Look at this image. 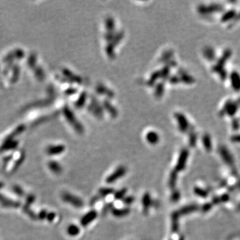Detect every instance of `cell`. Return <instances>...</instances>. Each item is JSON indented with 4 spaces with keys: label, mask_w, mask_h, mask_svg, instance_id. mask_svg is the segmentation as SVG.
<instances>
[{
    "label": "cell",
    "mask_w": 240,
    "mask_h": 240,
    "mask_svg": "<svg viewBox=\"0 0 240 240\" xmlns=\"http://www.w3.org/2000/svg\"><path fill=\"white\" fill-rule=\"evenodd\" d=\"M61 199H63V202H65L67 203V204L72 205L73 207L77 208H82L84 204V202H83V200L81 198L67 192H64L62 193Z\"/></svg>",
    "instance_id": "6da1fadb"
},
{
    "label": "cell",
    "mask_w": 240,
    "mask_h": 240,
    "mask_svg": "<svg viewBox=\"0 0 240 240\" xmlns=\"http://www.w3.org/2000/svg\"><path fill=\"white\" fill-rule=\"evenodd\" d=\"M126 171H127V170H126L125 167L123 165L119 166L112 174H110L106 178V183H113L115 182L117 180L120 179L123 176H124L125 174H126Z\"/></svg>",
    "instance_id": "7a4b0ae2"
},
{
    "label": "cell",
    "mask_w": 240,
    "mask_h": 240,
    "mask_svg": "<svg viewBox=\"0 0 240 240\" xmlns=\"http://www.w3.org/2000/svg\"><path fill=\"white\" fill-rule=\"evenodd\" d=\"M97 216V212L95 210H91L89 212H88L87 214H85L84 216L82 217L81 221V224L82 226L86 227L88 226L89 224L91 223L95 218Z\"/></svg>",
    "instance_id": "3957f363"
},
{
    "label": "cell",
    "mask_w": 240,
    "mask_h": 240,
    "mask_svg": "<svg viewBox=\"0 0 240 240\" xmlns=\"http://www.w3.org/2000/svg\"><path fill=\"white\" fill-rule=\"evenodd\" d=\"M141 202H142L143 214L147 215L148 214L150 207L153 205V201L152 199V198H151V195L149 193H146L145 194L143 195Z\"/></svg>",
    "instance_id": "277c9868"
},
{
    "label": "cell",
    "mask_w": 240,
    "mask_h": 240,
    "mask_svg": "<svg viewBox=\"0 0 240 240\" xmlns=\"http://www.w3.org/2000/svg\"><path fill=\"white\" fill-rule=\"evenodd\" d=\"M187 158V152H186V150H183V152H181L179 160H178L177 164L176 165V168H175V171H180L181 170H182L183 169L185 168Z\"/></svg>",
    "instance_id": "5b68a950"
},
{
    "label": "cell",
    "mask_w": 240,
    "mask_h": 240,
    "mask_svg": "<svg viewBox=\"0 0 240 240\" xmlns=\"http://www.w3.org/2000/svg\"><path fill=\"white\" fill-rule=\"evenodd\" d=\"M130 209L129 208H125L123 209H116L115 208H113L112 210V214L117 217H122L128 215L130 213Z\"/></svg>",
    "instance_id": "8992f818"
},
{
    "label": "cell",
    "mask_w": 240,
    "mask_h": 240,
    "mask_svg": "<svg viewBox=\"0 0 240 240\" xmlns=\"http://www.w3.org/2000/svg\"><path fill=\"white\" fill-rule=\"evenodd\" d=\"M49 168H50L52 172L56 174H60L62 171L61 166L56 162H50L49 163Z\"/></svg>",
    "instance_id": "52a82bcc"
},
{
    "label": "cell",
    "mask_w": 240,
    "mask_h": 240,
    "mask_svg": "<svg viewBox=\"0 0 240 240\" xmlns=\"http://www.w3.org/2000/svg\"><path fill=\"white\" fill-rule=\"evenodd\" d=\"M64 150V147L62 146H52L48 149V153L51 155L60 154L61 152H63Z\"/></svg>",
    "instance_id": "ba28073f"
},
{
    "label": "cell",
    "mask_w": 240,
    "mask_h": 240,
    "mask_svg": "<svg viewBox=\"0 0 240 240\" xmlns=\"http://www.w3.org/2000/svg\"><path fill=\"white\" fill-rule=\"evenodd\" d=\"M179 213L174 212L171 215L172 218V226L171 229L174 232H177L178 230V218H179Z\"/></svg>",
    "instance_id": "9c48e42d"
},
{
    "label": "cell",
    "mask_w": 240,
    "mask_h": 240,
    "mask_svg": "<svg viewBox=\"0 0 240 240\" xmlns=\"http://www.w3.org/2000/svg\"><path fill=\"white\" fill-rule=\"evenodd\" d=\"M67 232L70 236H76L79 233L80 229L78 226L72 224V225H70L67 227Z\"/></svg>",
    "instance_id": "30bf717a"
},
{
    "label": "cell",
    "mask_w": 240,
    "mask_h": 240,
    "mask_svg": "<svg viewBox=\"0 0 240 240\" xmlns=\"http://www.w3.org/2000/svg\"><path fill=\"white\" fill-rule=\"evenodd\" d=\"M115 192L114 189L110 187H102L99 190V196L101 198L109 195Z\"/></svg>",
    "instance_id": "8fae6325"
},
{
    "label": "cell",
    "mask_w": 240,
    "mask_h": 240,
    "mask_svg": "<svg viewBox=\"0 0 240 240\" xmlns=\"http://www.w3.org/2000/svg\"><path fill=\"white\" fill-rule=\"evenodd\" d=\"M126 193H127V189L126 188H123V189L118 190V192L114 193L115 199H117V200L123 199L125 198Z\"/></svg>",
    "instance_id": "7c38bea8"
},
{
    "label": "cell",
    "mask_w": 240,
    "mask_h": 240,
    "mask_svg": "<svg viewBox=\"0 0 240 240\" xmlns=\"http://www.w3.org/2000/svg\"><path fill=\"white\" fill-rule=\"evenodd\" d=\"M176 180H177V171L174 170L172 171L170 175V186L171 188H174L175 186V184H176Z\"/></svg>",
    "instance_id": "4fadbf2b"
},
{
    "label": "cell",
    "mask_w": 240,
    "mask_h": 240,
    "mask_svg": "<svg viewBox=\"0 0 240 240\" xmlns=\"http://www.w3.org/2000/svg\"><path fill=\"white\" fill-rule=\"evenodd\" d=\"M196 210V207L195 205H189V206H187V207H185L181 209V210L178 212L180 215H184V214H189L190 212L195 211Z\"/></svg>",
    "instance_id": "5bb4252c"
},
{
    "label": "cell",
    "mask_w": 240,
    "mask_h": 240,
    "mask_svg": "<svg viewBox=\"0 0 240 240\" xmlns=\"http://www.w3.org/2000/svg\"><path fill=\"white\" fill-rule=\"evenodd\" d=\"M114 208L113 207V204L112 202H110L108 203V204H107L102 209V211H101V214L103 215H106L107 213H108L109 211H112V210H113V208Z\"/></svg>",
    "instance_id": "9a60e30c"
},
{
    "label": "cell",
    "mask_w": 240,
    "mask_h": 240,
    "mask_svg": "<svg viewBox=\"0 0 240 240\" xmlns=\"http://www.w3.org/2000/svg\"><path fill=\"white\" fill-rule=\"evenodd\" d=\"M147 140L151 143H155L157 141H158V137L154 133H150L147 136Z\"/></svg>",
    "instance_id": "2e32d148"
},
{
    "label": "cell",
    "mask_w": 240,
    "mask_h": 240,
    "mask_svg": "<svg viewBox=\"0 0 240 240\" xmlns=\"http://www.w3.org/2000/svg\"><path fill=\"white\" fill-rule=\"evenodd\" d=\"M122 200H123V203H124L125 205H131L132 203L134 202L135 198H134L133 196L130 195V196H128V197H125V198L123 199Z\"/></svg>",
    "instance_id": "e0dca14e"
},
{
    "label": "cell",
    "mask_w": 240,
    "mask_h": 240,
    "mask_svg": "<svg viewBox=\"0 0 240 240\" xmlns=\"http://www.w3.org/2000/svg\"><path fill=\"white\" fill-rule=\"evenodd\" d=\"M180 193L176 191V192H173V193H172L171 200L173 202H177V200L180 199Z\"/></svg>",
    "instance_id": "ac0fdd59"
},
{
    "label": "cell",
    "mask_w": 240,
    "mask_h": 240,
    "mask_svg": "<svg viewBox=\"0 0 240 240\" xmlns=\"http://www.w3.org/2000/svg\"><path fill=\"white\" fill-rule=\"evenodd\" d=\"M48 213L45 210H42L40 213L39 214V218L40 220H44L45 218H47Z\"/></svg>",
    "instance_id": "d6986e66"
},
{
    "label": "cell",
    "mask_w": 240,
    "mask_h": 240,
    "mask_svg": "<svg viewBox=\"0 0 240 240\" xmlns=\"http://www.w3.org/2000/svg\"><path fill=\"white\" fill-rule=\"evenodd\" d=\"M101 199L99 195L97 196H95L94 198H92V199L90 200V205H94L95 203L99 201V200Z\"/></svg>",
    "instance_id": "ffe728a7"
},
{
    "label": "cell",
    "mask_w": 240,
    "mask_h": 240,
    "mask_svg": "<svg viewBox=\"0 0 240 240\" xmlns=\"http://www.w3.org/2000/svg\"><path fill=\"white\" fill-rule=\"evenodd\" d=\"M55 217V213H49V214H48V215H47V220L49 221H51L54 220Z\"/></svg>",
    "instance_id": "44dd1931"
},
{
    "label": "cell",
    "mask_w": 240,
    "mask_h": 240,
    "mask_svg": "<svg viewBox=\"0 0 240 240\" xmlns=\"http://www.w3.org/2000/svg\"><path fill=\"white\" fill-rule=\"evenodd\" d=\"M180 240H183V239H180Z\"/></svg>",
    "instance_id": "7402d4cb"
},
{
    "label": "cell",
    "mask_w": 240,
    "mask_h": 240,
    "mask_svg": "<svg viewBox=\"0 0 240 240\" xmlns=\"http://www.w3.org/2000/svg\"><path fill=\"white\" fill-rule=\"evenodd\" d=\"M239 208H240V207H239ZM239 209H240V208H239Z\"/></svg>",
    "instance_id": "603a6c76"
}]
</instances>
